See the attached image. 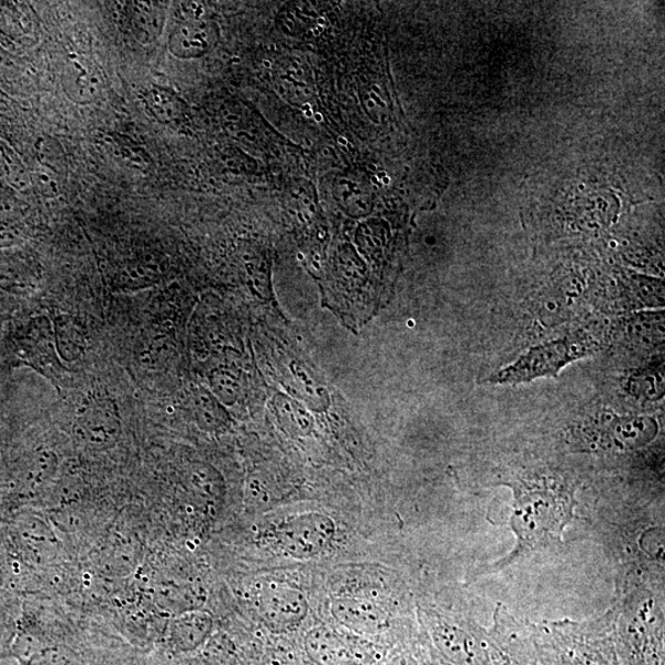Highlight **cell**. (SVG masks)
Masks as SVG:
<instances>
[{
    "mask_svg": "<svg viewBox=\"0 0 665 665\" xmlns=\"http://www.w3.org/2000/svg\"><path fill=\"white\" fill-rule=\"evenodd\" d=\"M26 665H84L80 660L76 656L75 652H71L67 647L63 646H51V647H35L32 652L26 654Z\"/></svg>",
    "mask_w": 665,
    "mask_h": 665,
    "instance_id": "ffe728a7",
    "label": "cell"
},
{
    "mask_svg": "<svg viewBox=\"0 0 665 665\" xmlns=\"http://www.w3.org/2000/svg\"><path fill=\"white\" fill-rule=\"evenodd\" d=\"M592 347L581 340L561 337L541 343L521 354L514 363L485 378L489 385H520L544 377H556L566 366L587 357Z\"/></svg>",
    "mask_w": 665,
    "mask_h": 665,
    "instance_id": "7a4b0ae2",
    "label": "cell"
},
{
    "mask_svg": "<svg viewBox=\"0 0 665 665\" xmlns=\"http://www.w3.org/2000/svg\"><path fill=\"white\" fill-rule=\"evenodd\" d=\"M157 601L163 609L177 616L188 611L201 610L207 601V591L196 583H165L157 588Z\"/></svg>",
    "mask_w": 665,
    "mask_h": 665,
    "instance_id": "9a60e30c",
    "label": "cell"
},
{
    "mask_svg": "<svg viewBox=\"0 0 665 665\" xmlns=\"http://www.w3.org/2000/svg\"><path fill=\"white\" fill-rule=\"evenodd\" d=\"M149 114L166 125H180L184 120L182 102L165 88H151L143 95Z\"/></svg>",
    "mask_w": 665,
    "mask_h": 665,
    "instance_id": "e0dca14e",
    "label": "cell"
},
{
    "mask_svg": "<svg viewBox=\"0 0 665 665\" xmlns=\"http://www.w3.org/2000/svg\"><path fill=\"white\" fill-rule=\"evenodd\" d=\"M104 78L99 69L87 59H71L65 69V93L78 104L96 101L104 91Z\"/></svg>",
    "mask_w": 665,
    "mask_h": 665,
    "instance_id": "8fae6325",
    "label": "cell"
},
{
    "mask_svg": "<svg viewBox=\"0 0 665 665\" xmlns=\"http://www.w3.org/2000/svg\"><path fill=\"white\" fill-rule=\"evenodd\" d=\"M22 540L40 562L55 559L58 552L53 531L38 519L26 520L22 529Z\"/></svg>",
    "mask_w": 665,
    "mask_h": 665,
    "instance_id": "ac0fdd59",
    "label": "cell"
},
{
    "mask_svg": "<svg viewBox=\"0 0 665 665\" xmlns=\"http://www.w3.org/2000/svg\"><path fill=\"white\" fill-rule=\"evenodd\" d=\"M304 651L315 665H368L373 656L367 644L329 627L306 633Z\"/></svg>",
    "mask_w": 665,
    "mask_h": 665,
    "instance_id": "5b68a950",
    "label": "cell"
},
{
    "mask_svg": "<svg viewBox=\"0 0 665 665\" xmlns=\"http://www.w3.org/2000/svg\"><path fill=\"white\" fill-rule=\"evenodd\" d=\"M516 488L518 508L516 530L527 544H534L547 534L561 532L569 520V498L545 480H531Z\"/></svg>",
    "mask_w": 665,
    "mask_h": 665,
    "instance_id": "3957f363",
    "label": "cell"
},
{
    "mask_svg": "<svg viewBox=\"0 0 665 665\" xmlns=\"http://www.w3.org/2000/svg\"><path fill=\"white\" fill-rule=\"evenodd\" d=\"M334 536V520L313 511L291 517L279 530L281 547L296 559H311L321 555Z\"/></svg>",
    "mask_w": 665,
    "mask_h": 665,
    "instance_id": "277c9868",
    "label": "cell"
},
{
    "mask_svg": "<svg viewBox=\"0 0 665 665\" xmlns=\"http://www.w3.org/2000/svg\"><path fill=\"white\" fill-rule=\"evenodd\" d=\"M55 341L58 355L66 362H75L86 352V340L79 326L68 319L58 317L54 322Z\"/></svg>",
    "mask_w": 665,
    "mask_h": 665,
    "instance_id": "d6986e66",
    "label": "cell"
},
{
    "mask_svg": "<svg viewBox=\"0 0 665 665\" xmlns=\"http://www.w3.org/2000/svg\"><path fill=\"white\" fill-rule=\"evenodd\" d=\"M212 618L202 610L180 613L171 621L170 641L180 651H192L211 636Z\"/></svg>",
    "mask_w": 665,
    "mask_h": 665,
    "instance_id": "7c38bea8",
    "label": "cell"
},
{
    "mask_svg": "<svg viewBox=\"0 0 665 665\" xmlns=\"http://www.w3.org/2000/svg\"><path fill=\"white\" fill-rule=\"evenodd\" d=\"M0 621H2V616H0Z\"/></svg>",
    "mask_w": 665,
    "mask_h": 665,
    "instance_id": "603a6c76",
    "label": "cell"
},
{
    "mask_svg": "<svg viewBox=\"0 0 665 665\" xmlns=\"http://www.w3.org/2000/svg\"><path fill=\"white\" fill-rule=\"evenodd\" d=\"M309 609L303 591L286 583H271L259 596L262 620L275 633L299 628L309 616Z\"/></svg>",
    "mask_w": 665,
    "mask_h": 665,
    "instance_id": "52a82bcc",
    "label": "cell"
},
{
    "mask_svg": "<svg viewBox=\"0 0 665 665\" xmlns=\"http://www.w3.org/2000/svg\"><path fill=\"white\" fill-rule=\"evenodd\" d=\"M203 660L208 665H234L237 653L226 634L219 633L209 640L203 651Z\"/></svg>",
    "mask_w": 665,
    "mask_h": 665,
    "instance_id": "44dd1931",
    "label": "cell"
},
{
    "mask_svg": "<svg viewBox=\"0 0 665 665\" xmlns=\"http://www.w3.org/2000/svg\"><path fill=\"white\" fill-rule=\"evenodd\" d=\"M664 362L656 361L633 370L623 390L640 403L657 402L664 396Z\"/></svg>",
    "mask_w": 665,
    "mask_h": 665,
    "instance_id": "5bb4252c",
    "label": "cell"
},
{
    "mask_svg": "<svg viewBox=\"0 0 665 665\" xmlns=\"http://www.w3.org/2000/svg\"><path fill=\"white\" fill-rule=\"evenodd\" d=\"M29 346L36 363L43 365L54 376L59 375L63 365L59 363L55 332L47 319L35 320L30 325Z\"/></svg>",
    "mask_w": 665,
    "mask_h": 665,
    "instance_id": "2e32d148",
    "label": "cell"
},
{
    "mask_svg": "<svg viewBox=\"0 0 665 665\" xmlns=\"http://www.w3.org/2000/svg\"><path fill=\"white\" fill-rule=\"evenodd\" d=\"M332 616L341 625L361 636L377 634L387 627V619L374 602L352 597L332 600Z\"/></svg>",
    "mask_w": 665,
    "mask_h": 665,
    "instance_id": "ba28073f",
    "label": "cell"
},
{
    "mask_svg": "<svg viewBox=\"0 0 665 665\" xmlns=\"http://www.w3.org/2000/svg\"><path fill=\"white\" fill-rule=\"evenodd\" d=\"M218 27L210 20L188 19L173 30L169 51L178 58H198L217 44Z\"/></svg>",
    "mask_w": 665,
    "mask_h": 665,
    "instance_id": "9c48e42d",
    "label": "cell"
},
{
    "mask_svg": "<svg viewBox=\"0 0 665 665\" xmlns=\"http://www.w3.org/2000/svg\"><path fill=\"white\" fill-rule=\"evenodd\" d=\"M664 322L663 310L633 312L620 321L618 334L629 346L652 351L664 343Z\"/></svg>",
    "mask_w": 665,
    "mask_h": 665,
    "instance_id": "30bf717a",
    "label": "cell"
},
{
    "mask_svg": "<svg viewBox=\"0 0 665 665\" xmlns=\"http://www.w3.org/2000/svg\"><path fill=\"white\" fill-rule=\"evenodd\" d=\"M75 433L81 442L98 452L114 447L122 433L120 411L114 399H89L77 413Z\"/></svg>",
    "mask_w": 665,
    "mask_h": 665,
    "instance_id": "8992f818",
    "label": "cell"
},
{
    "mask_svg": "<svg viewBox=\"0 0 665 665\" xmlns=\"http://www.w3.org/2000/svg\"><path fill=\"white\" fill-rule=\"evenodd\" d=\"M166 7L156 2H133L129 7V22L133 37L141 45L156 43L166 24Z\"/></svg>",
    "mask_w": 665,
    "mask_h": 665,
    "instance_id": "4fadbf2b",
    "label": "cell"
},
{
    "mask_svg": "<svg viewBox=\"0 0 665 665\" xmlns=\"http://www.w3.org/2000/svg\"><path fill=\"white\" fill-rule=\"evenodd\" d=\"M657 432L658 423L652 417L599 412L573 428L572 439L590 452H627L647 445Z\"/></svg>",
    "mask_w": 665,
    "mask_h": 665,
    "instance_id": "6da1fadb",
    "label": "cell"
},
{
    "mask_svg": "<svg viewBox=\"0 0 665 665\" xmlns=\"http://www.w3.org/2000/svg\"><path fill=\"white\" fill-rule=\"evenodd\" d=\"M387 665H417V663L411 657H397Z\"/></svg>",
    "mask_w": 665,
    "mask_h": 665,
    "instance_id": "7402d4cb",
    "label": "cell"
}]
</instances>
